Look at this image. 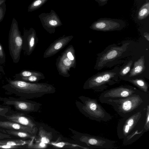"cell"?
<instances>
[{
  "instance_id": "1",
  "label": "cell",
  "mask_w": 149,
  "mask_h": 149,
  "mask_svg": "<svg viewBox=\"0 0 149 149\" xmlns=\"http://www.w3.org/2000/svg\"><path fill=\"white\" fill-rule=\"evenodd\" d=\"M146 108L122 117L118 123L117 135L118 139H123V145L132 144L146 132L144 127Z\"/></svg>"
},
{
  "instance_id": "2",
  "label": "cell",
  "mask_w": 149,
  "mask_h": 149,
  "mask_svg": "<svg viewBox=\"0 0 149 149\" xmlns=\"http://www.w3.org/2000/svg\"><path fill=\"white\" fill-rule=\"evenodd\" d=\"M7 83L2 88L8 92L21 98H38L56 92L52 85L47 83H31L21 80L6 79Z\"/></svg>"
},
{
  "instance_id": "3",
  "label": "cell",
  "mask_w": 149,
  "mask_h": 149,
  "mask_svg": "<svg viewBox=\"0 0 149 149\" xmlns=\"http://www.w3.org/2000/svg\"><path fill=\"white\" fill-rule=\"evenodd\" d=\"M104 103L111 106L118 115L123 117L146 109L149 105V93L140 90L129 96L107 100Z\"/></svg>"
},
{
  "instance_id": "4",
  "label": "cell",
  "mask_w": 149,
  "mask_h": 149,
  "mask_svg": "<svg viewBox=\"0 0 149 149\" xmlns=\"http://www.w3.org/2000/svg\"><path fill=\"white\" fill-rule=\"evenodd\" d=\"M78 98L81 102L76 101V106L86 117L98 122H107L112 119L110 114L96 100L84 96H80Z\"/></svg>"
},
{
  "instance_id": "5",
  "label": "cell",
  "mask_w": 149,
  "mask_h": 149,
  "mask_svg": "<svg viewBox=\"0 0 149 149\" xmlns=\"http://www.w3.org/2000/svg\"><path fill=\"white\" fill-rule=\"evenodd\" d=\"M119 68L116 66L112 69L99 72L88 78L84 84V89H92L95 92H103L109 86L119 83Z\"/></svg>"
},
{
  "instance_id": "6",
  "label": "cell",
  "mask_w": 149,
  "mask_h": 149,
  "mask_svg": "<svg viewBox=\"0 0 149 149\" xmlns=\"http://www.w3.org/2000/svg\"><path fill=\"white\" fill-rule=\"evenodd\" d=\"M130 43H123L119 46L115 44L109 45L97 55L94 68L100 70L118 59L127 50Z\"/></svg>"
},
{
  "instance_id": "7",
  "label": "cell",
  "mask_w": 149,
  "mask_h": 149,
  "mask_svg": "<svg viewBox=\"0 0 149 149\" xmlns=\"http://www.w3.org/2000/svg\"><path fill=\"white\" fill-rule=\"evenodd\" d=\"M74 137L88 149H112L117 148L116 141L100 136L76 132L70 129Z\"/></svg>"
},
{
  "instance_id": "8",
  "label": "cell",
  "mask_w": 149,
  "mask_h": 149,
  "mask_svg": "<svg viewBox=\"0 0 149 149\" xmlns=\"http://www.w3.org/2000/svg\"><path fill=\"white\" fill-rule=\"evenodd\" d=\"M23 38L17 20L13 18L8 36V48L10 55L15 63L20 60L23 45Z\"/></svg>"
},
{
  "instance_id": "9",
  "label": "cell",
  "mask_w": 149,
  "mask_h": 149,
  "mask_svg": "<svg viewBox=\"0 0 149 149\" xmlns=\"http://www.w3.org/2000/svg\"><path fill=\"white\" fill-rule=\"evenodd\" d=\"M140 91L136 87L129 85H121L103 91L99 96L102 103L109 100L119 99L129 96Z\"/></svg>"
},
{
  "instance_id": "10",
  "label": "cell",
  "mask_w": 149,
  "mask_h": 149,
  "mask_svg": "<svg viewBox=\"0 0 149 149\" xmlns=\"http://www.w3.org/2000/svg\"><path fill=\"white\" fill-rule=\"evenodd\" d=\"M4 104L13 106L16 109L25 113L37 112L41 108L42 104L27 99H19L9 97L2 98Z\"/></svg>"
},
{
  "instance_id": "11",
  "label": "cell",
  "mask_w": 149,
  "mask_h": 149,
  "mask_svg": "<svg viewBox=\"0 0 149 149\" xmlns=\"http://www.w3.org/2000/svg\"><path fill=\"white\" fill-rule=\"evenodd\" d=\"M125 26V22L121 19L104 18H100L94 22L90 28L97 31H111L121 30Z\"/></svg>"
},
{
  "instance_id": "12",
  "label": "cell",
  "mask_w": 149,
  "mask_h": 149,
  "mask_svg": "<svg viewBox=\"0 0 149 149\" xmlns=\"http://www.w3.org/2000/svg\"><path fill=\"white\" fill-rule=\"evenodd\" d=\"M4 117L9 121L17 123L31 129L36 134L38 132V127L36 123L31 117L26 114L17 113L6 115Z\"/></svg>"
},
{
  "instance_id": "13",
  "label": "cell",
  "mask_w": 149,
  "mask_h": 149,
  "mask_svg": "<svg viewBox=\"0 0 149 149\" xmlns=\"http://www.w3.org/2000/svg\"><path fill=\"white\" fill-rule=\"evenodd\" d=\"M66 49L57 59L56 65L57 70L60 75L65 77L70 76L68 72L72 68H75L76 60L72 61L70 59L67 55Z\"/></svg>"
},
{
  "instance_id": "14",
  "label": "cell",
  "mask_w": 149,
  "mask_h": 149,
  "mask_svg": "<svg viewBox=\"0 0 149 149\" xmlns=\"http://www.w3.org/2000/svg\"><path fill=\"white\" fill-rule=\"evenodd\" d=\"M72 36H63L55 40L45 52L44 58L50 57L56 54L63 49L73 38Z\"/></svg>"
},
{
  "instance_id": "15",
  "label": "cell",
  "mask_w": 149,
  "mask_h": 149,
  "mask_svg": "<svg viewBox=\"0 0 149 149\" xmlns=\"http://www.w3.org/2000/svg\"><path fill=\"white\" fill-rule=\"evenodd\" d=\"M23 38L22 50L27 55H30L33 52L38 41L35 32L31 29L24 31Z\"/></svg>"
},
{
  "instance_id": "16",
  "label": "cell",
  "mask_w": 149,
  "mask_h": 149,
  "mask_svg": "<svg viewBox=\"0 0 149 149\" xmlns=\"http://www.w3.org/2000/svg\"><path fill=\"white\" fill-rule=\"evenodd\" d=\"M0 127L6 130L28 132L36 136V134L31 129L22 125L10 121H0Z\"/></svg>"
},
{
  "instance_id": "17",
  "label": "cell",
  "mask_w": 149,
  "mask_h": 149,
  "mask_svg": "<svg viewBox=\"0 0 149 149\" xmlns=\"http://www.w3.org/2000/svg\"><path fill=\"white\" fill-rule=\"evenodd\" d=\"M145 63L144 56H142L137 61L134 62L133 67L131 69L129 72L128 77L122 79L127 78H132L142 74L146 69Z\"/></svg>"
},
{
  "instance_id": "18",
  "label": "cell",
  "mask_w": 149,
  "mask_h": 149,
  "mask_svg": "<svg viewBox=\"0 0 149 149\" xmlns=\"http://www.w3.org/2000/svg\"><path fill=\"white\" fill-rule=\"evenodd\" d=\"M149 0H144L140 3L138 6L136 13V18L138 20H142L146 19L149 14Z\"/></svg>"
},
{
  "instance_id": "19",
  "label": "cell",
  "mask_w": 149,
  "mask_h": 149,
  "mask_svg": "<svg viewBox=\"0 0 149 149\" xmlns=\"http://www.w3.org/2000/svg\"><path fill=\"white\" fill-rule=\"evenodd\" d=\"M123 80L130 82L140 90L146 93H149V84L144 79L142 78H127Z\"/></svg>"
},
{
  "instance_id": "20",
  "label": "cell",
  "mask_w": 149,
  "mask_h": 149,
  "mask_svg": "<svg viewBox=\"0 0 149 149\" xmlns=\"http://www.w3.org/2000/svg\"><path fill=\"white\" fill-rule=\"evenodd\" d=\"M38 136H36L34 140L36 141L49 144L52 138L51 133L48 132L41 127L38 128Z\"/></svg>"
},
{
  "instance_id": "21",
  "label": "cell",
  "mask_w": 149,
  "mask_h": 149,
  "mask_svg": "<svg viewBox=\"0 0 149 149\" xmlns=\"http://www.w3.org/2000/svg\"><path fill=\"white\" fill-rule=\"evenodd\" d=\"M1 131L4 133L25 140L33 139L36 136L32 134L24 131L8 130Z\"/></svg>"
},
{
  "instance_id": "22",
  "label": "cell",
  "mask_w": 149,
  "mask_h": 149,
  "mask_svg": "<svg viewBox=\"0 0 149 149\" xmlns=\"http://www.w3.org/2000/svg\"><path fill=\"white\" fill-rule=\"evenodd\" d=\"M32 139L27 140L21 139H5L0 140V144L12 146H24L27 145L31 142Z\"/></svg>"
},
{
  "instance_id": "23",
  "label": "cell",
  "mask_w": 149,
  "mask_h": 149,
  "mask_svg": "<svg viewBox=\"0 0 149 149\" xmlns=\"http://www.w3.org/2000/svg\"><path fill=\"white\" fill-rule=\"evenodd\" d=\"M133 63V61L132 60H130L121 69L119 68L118 72V76L119 79H122L125 77L129 72Z\"/></svg>"
},
{
  "instance_id": "24",
  "label": "cell",
  "mask_w": 149,
  "mask_h": 149,
  "mask_svg": "<svg viewBox=\"0 0 149 149\" xmlns=\"http://www.w3.org/2000/svg\"><path fill=\"white\" fill-rule=\"evenodd\" d=\"M32 75H36L45 78L43 73L37 71L30 70H24L19 73L16 74L14 77H28Z\"/></svg>"
},
{
  "instance_id": "25",
  "label": "cell",
  "mask_w": 149,
  "mask_h": 149,
  "mask_svg": "<svg viewBox=\"0 0 149 149\" xmlns=\"http://www.w3.org/2000/svg\"><path fill=\"white\" fill-rule=\"evenodd\" d=\"M52 145L54 147L56 148H76V147L78 148L79 147L80 148L84 149H87V148L83 146L77 145L75 144H73L67 142H64L59 141H56L55 142H50L49 144Z\"/></svg>"
},
{
  "instance_id": "26",
  "label": "cell",
  "mask_w": 149,
  "mask_h": 149,
  "mask_svg": "<svg viewBox=\"0 0 149 149\" xmlns=\"http://www.w3.org/2000/svg\"><path fill=\"white\" fill-rule=\"evenodd\" d=\"M45 78L36 75H32L28 77H19L15 78V80H19L30 82H38Z\"/></svg>"
},
{
  "instance_id": "27",
  "label": "cell",
  "mask_w": 149,
  "mask_h": 149,
  "mask_svg": "<svg viewBox=\"0 0 149 149\" xmlns=\"http://www.w3.org/2000/svg\"><path fill=\"white\" fill-rule=\"evenodd\" d=\"M34 139H32L31 142L27 145V148L29 149H40L46 148L47 144L41 142L36 141L34 143Z\"/></svg>"
},
{
  "instance_id": "28",
  "label": "cell",
  "mask_w": 149,
  "mask_h": 149,
  "mask_svg": "<svg viewBox=\"0 0 149 149\" xmlns=\"http://www.w3.org/2000/svg\"><path fill=\"white\" fill-rule=\"evenodd\" d=\"M144 128L146 132L148 131L149 130V105L147 106L146 108Z\"/></svg>"
},
{
  "instance_id": "29",
  "label": "cell",
  "mask_w": 149,
  "mask_h": 149,
  "mask_svg": "<svg viewBox=\"0 0 149 149\" xmlns=\"http://www.w3.org/2000/svg\"><path fill=\"white\" fill-rule=\"evenodd\" d=\"M6 10L5 3L0 5V23L2 21L4 17Z\"/></svg>"
},
{
  "instance_id": "30",
  "label": "cell",
  "mask_w": 149,
  "mask_h": 149,
  "mask_svg": "<svg viewBox=\"0 0 149 149\" xmlns=\"http://www.w3.org/2000/svg\"><path fill=\"white\" fill-rule=\"evenodd\" d=\"M6 61V55L2 46L0 43V64H3Z\"/></svg>"
},
{
  "instance_id": "31",
  "label": "cell",
  "mask_w": 149,
  "mask_h": 149,
  "mask_svg": "<svg viewBox=\"0 0 149 149\" xmlns=\"http://www.w3.org/2000/svg\"><path fill=\"white\" fill-rule=\"evenodd\" d=\"M24 146H12L0 144V149H20L26 148Z\"/></svg>"
},
{
  "instance_id": "32",
  "label": "cell",
  "mask_w": 149,
  "mask_h": 149,
  "mask_svg": "<svg viewBox=\"0 0 149 149\" xmlns=\"http://www.w3.org/2000/svg\"><path fill=\"white\" fill-rule=\"evenodd\" d=\"M9 109L6 107H0V116H5L6 114L8 112Z\"/></svg>"
},
{
  "instance_id": "33",
  "label": "cell",
  "mask_w": 149,
  "mask_h": 149,
  "mask_svg": "<svg viewBox=\"0 0 149 149\" xmlns=\"http://www.w3.org/2000/svg\"><path fill=\"white\" fill-rule=\"evenodd\" d=\"M100 6H102L107 4L109 0H94Z\"/></svg>"
},
{
  "instance_id": "34",
  "label": "cell",
  "mask_w": 149,
  "mask_h": 149,
  "mask_svg": "<svg viewBox=\"0 0 149 149\" xmlns=\"http://www.w3.org/2000/svg\"><path fill=\"white\" fill-rule=\"evenodd\" d=\"M11 138V137L10 135L0 133V140Z\"/></svg>"
},
{
  "instance_id": "35",
  "label": "cell",
  "mask_w": 149,
  "mask_h": 149,
  "mask_svg": "<svg viewBox=\"0 0 149 149\" xmlns=\"http://www.w3.org/2000/svg\"><path fill=\"white\" fill-rule=\"evenodd\" d=\"M57 24V22L54 20H51L49 22V24L52 26H55Z\"/></svg>"
},
{
  "instance_id": "36",
  "label": "cell",
  "mask_w": 149,
  "mask_h": 149,
  "mask_svg": "<svg viewBox=\"0 0 149 149\" xmlns=\"http://www.w3.org/2000/svg\"><path fill=\"white\" fill-rule=\"evenodd\" d=\"M3 74H5V73L2 67L0 65V78Z\"/></svg>"
},
{
  "instance_id": "37",
  "label": "cell",
  "mask_w": 149,
  "mask_h": 149,
  "mask_svg": "<svg viewBox=\"0 0 149 149\" xmlns=\"http://www.w3.org/2000/svg\"><path fill=\"white\" fill-rule=\"evenodd\" d=\"M144 36L146 39L149 41V33H144Z\"/></svg>"
},
{
  "instance_id": "38",
  "label": "cell",
  "mask_w": 149,
  "mask_h": 149,
  "mask_svg": "<svg viewBox=\"0 0 149 149\" xmlns=\"http://www.w3.org/2000/svg\"><path fill=\"white\" fill-rule=\"evenodd\" d=\"M6 1V0H0V5L4 3H5Z\"/></svg>"
}]
</instances>
